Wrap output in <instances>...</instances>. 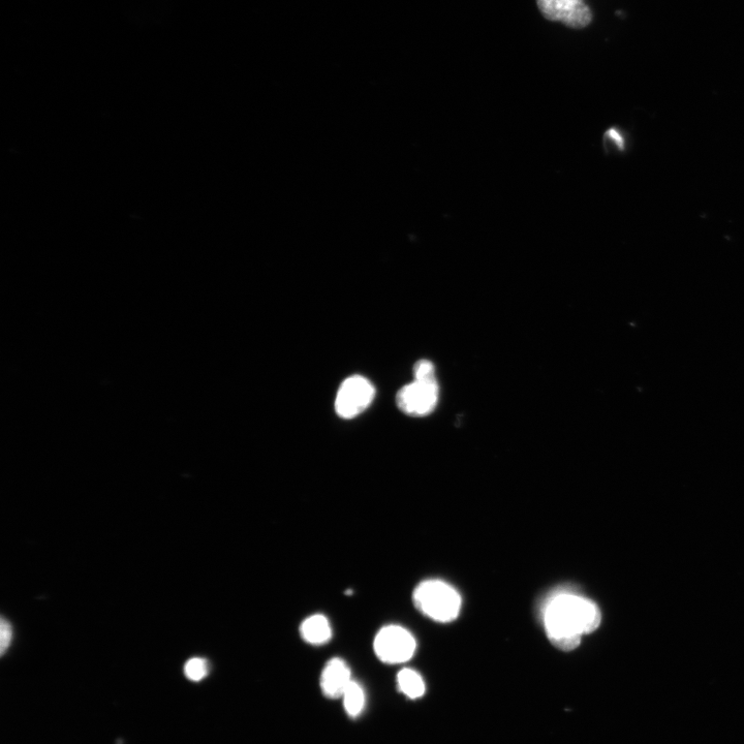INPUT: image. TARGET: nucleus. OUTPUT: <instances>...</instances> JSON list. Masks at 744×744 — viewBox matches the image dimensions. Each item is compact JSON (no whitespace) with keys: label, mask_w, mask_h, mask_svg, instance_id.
I'll return each mask as SVG.
<instances>
[{"label":"nucleus","mask_w":744,"mask_h":744,"mask_svg":"<svg viewBox=\"0 0 744 744\" xmlns=\"http://www.w3.org/2000/svg\"><path fill=\"white\" fill-rule=\"evenodd\" d=\"M605 147L607 149L622 152L626 149V139L622 132L616 128H611L604 135Z\"/></svg>","instance_id":"obj_12"},{"label":"nucleus","mask_w":744,"mask_h":744,"mask_svg":"<svg viewBox=\"0 0 744 744\" xmlns=\"http://www.w3.org/2000/svg\"><path fill=\"white\" fill-rule=\"evenodd\" d=\"M439 396L437 380H415L399 390L396 401L401 412L413 417H424L436 410Z\"/></svg>","instance_id":"obj_5"},{"label":"nucleus","mask_w":744,"mask_h":744,"mask_svg":"<svg viewBox=\"0 0 744 744\" xmlns=\"http://www.w3.org/2000/svg\"><path fill=\"white\" fill-rule=\"evenodd\" d=\"M209 672V666L206 660L194 658L188 661L184 666V674L192 681H201Z\"/></svg>","instance_id":"obj_11"},{"label":"nucleus","mask_w":744,"mask_h":744,"mask_svg":"<svg viewBox=\"0 0 744 744\" xmlns=\"http://www.w3.org/2000/svg\"><path fill=\"white\" fill-rule=\"evenodd\" d=\"M413 599L421 613L438 623L453 622L461 608V598L456 589L441 580H427L419 584Z\"/></svg>","instance_id":"obj_2"},{"label":"nucleus","mask_w":744,"mask_h":744,"mask_svg":"<svg viewBox=\"0 0 744 744\" xmlns=\"http://www.w3.org/2000/svg\"><path fill=\"white\" fill-rule=\"evenodd\" d=\"M399 690L411 699H418L425 693V684L419 673L411 669H403L398 673Z\"/></svg>","instance_id":"obj_9"},{"label":"nucleus","mask_w":744,"mask_h":744,"mask_svg":"<svg viewBox=\"0 0 744 744\" xmlns=\"http://www.w3.org/2000/svg\"><path fill=\"white\" fill-rule=\"evenodd\" d=\"M351 670L348 664L341 659H332L323 670L321 687L324 694L336 699L343 697L352 682Z\"/></svg>","instance_id":"obj_7"},{"label":"nucleus","mask_w":744,"mask_h":744,"mask_svg":"<svg viewBox=\"0 0 744 744\" xmlns=\"http://www.w3.org/2000/svg\"><path fill=\"white\" fill-rule=\"evenodd\" d=\"M300 633L307 643L314 645L325 644L332 636L329 620L322 614L306 618L301 625Z\"/></svg>","instance_id":"obj_8"},{"label":"nucleus","mask_w":744,"mask_h":744,"mask_svg":"<svg viewBox=\"0 0 744 744\" xmlns=\"http://www.w3.org/2000/svg\"><path fill=\"white\" fill-rule=\"evenodd\" d=\"M344 703L348 715L357 718L361 715L365 705L364 691L356 681H352L344 696Z\"/></svg>","instance_id":"obj_10"},{"label":"nucleus","mask_w":744,"mask_h":744,"mask_svg":"<svg viewBox=\"0 0 744 744\" xmlns=\"http://www.w3.org/2000/svg\"><path fill=\"white\" fill-rule=\"evenodd\" d=\"M541 15L550 22L581 30L592 24L594 14L584 0H536Z\"/></svg>","instance_id":"obj_6"},{"label":"nucleus","mask_w":744,"mask_h":744,"mask_svg":"<svg viewBox=\"0 0 744 744\" xmlns=\"http://www.w3.org/2000/svg\"><path fill=\"white\" fill-rule=\"evenodd\" d=\"M375 651L378 658L387 664H401L411 660L417 643L414 636L405 628L387 626L375 639Z\"/></svg>","instance_id":"obj_4"},{"label":"nucleus","mask_w":744,"mask_h":744,"mask_svg":"<svg viewBox=\"0 0 744 744\" xmlns=\"http://www.w3.org/2000/svg\"><path fill=\"white\" fill-rule=\"evenodd\" d=\"M601 620V611L594 602L570 594L553 598L544 616L550 642L564 651L577 648L581 637L595 632Z\"/></svg>","instance_id":"obj_1"},{"label":"nucleus","mask_w":744,"mask_h":744,"mask_svg":"<svg viewBox=\"0 0 744 744\" xmlns=\"http://www.w3.org/2000/svg\"><path fill=\"white\" fill-rule=\"evenodd\" d=\"M414 377L415 380L419 381H432L437 380L436 368L428 360H420L414 366Z\"/></svg>","instance_id":"obj_13"},{"label":"nucleus","mask_w":744,"mask_h":744,"mask_svg":"<svg viewBox=\"0 0 744 744\" xmlns=\"http://www.w3.org/2000/svg\"><path fill=\"white\" fill-rule=\"evenodd\" d=\"M375 386L362 376H353L341 384L335 399L336 414L343 419H353L363 413L374 401Z\"/></svg>","instance_id":"obj_3"},{"label":"nucleus","mask_w":744,"mask_h":744,"mask_svg":"<svg viewBox=\"0 0 744 744\" xmlns=\"http://www.w3.org/2000/svg\"><path fill=\"white\" fill-rule=\"evenodd\" d=\"M13 640V627L9 620L2 618L0 622V654L4 656Z\"/></svg>","instance_id":"obj_14"}]
</instances>
